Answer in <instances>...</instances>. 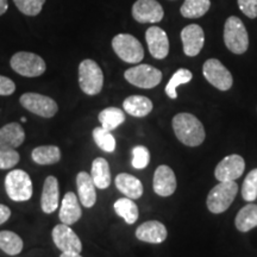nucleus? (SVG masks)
Here are the masks:
<instances>
[{
    "mask_svg": "<svg viewBox=\"0 0 257 257\" xmlns=\"http://www.w3.org/2000/svg\"><path fill=\"white\" fill-rule=\"evenodd\" d=\"M101 126L108 131H113L125 121V113L118 107L104 108L98 115Z\"/></svg>",
    "mask_w": 257,
    "mask_h": 257,
    "instance_id": "obj_28",
    "label": "nucleus"
},
{
    "mask_svg": "<svg viewBox=\"0 0 257 257\" xmlns=\"http://www.w3.org/2000/svg\"><path fill=\"white\" fill-rule=\"evenodd\" d=\"M11 68L18 73L19 75L27 78H37L44 74L47 64L41 56L29 51H19L11 57L10 61Z\"/></svg>",
    "mask_w": 257,
    "mask_h": 257,
    "instance_id": "obj_6",
    "label": "nucleus"
},
{
    "mask_svg": "<svg viewBox=\"0 0 257 257\" xmlns=\"http://www.w3.org/2000/svg\"><path fill=\"white\" fill-rule=\"evenodd\" d=\"M93 140L96 146H98L102 152L105 153H113L115 150V138L113 135H112V131H108L104 128L102 126H98L93 130Z\"/></svg>",
    "mask_w": 257,
    "mask_h": 257,
    "instance_id": "obj_32",
    "label": "nucleus"
},
{
    "mask_svg": "<svg viewBox=\"0 0 257 257\" xmlns=\"http://www.w3.org/2000/svg\"><path fill=\"white\" fill-rule=\"evenodd\" d=\"M242 197L244 200L249 202L255 201L257 199V168L252 169L244 180Z\"/></svg>",
    "mask_w": 257,
    "mask_h": 257,
    "instance_id": "obj_33",
    "label": "nucleus"
},
{
    "mask_svg": "<svg viewBox=\"0 0 257 257\" xmlns=\"http://www.w3.org/2000/svg\"><path fill=\"white\" fill-rule=\"evenodd\" d=\"M114 184L118 191L133 200L140 199L143 195V185L141 180L127 173H120L115 176Z\"/></svg>",
    "mask_w": 257,
    "mask_h": 257,
    "instance_id": "obj_21",
    "label": "nucleus"
},
{
    "mask_svg": "<svg viewBox=\"0 0 257 257\" xmlns=\"http://www.w3.org/2000/svg\"><path fill=\"white\" fill-rule=\"evenodd\" d=\"M60 257H82V256L78 252H62L60 255Z\"/></svg>",
    "mask_w": 257,
    "mask_h": 257,
    "instance_id": "obj_41",
    "label": "nucleus"
},
{
    "mask_svg": "<svg viewBox=\"0 0 257 257\" xmlns=\"http://www.w3.org/2000/svg\"><path fill=\"white\" fill-rule=\"evenodd\" d=\"M234 225L240 232H248L257 226V205H245L238 213H237Z\"/></svg>",
    "mask_w": 257,
    "mask_h": 257,
    "instance_id": "obj_26",
    "label": "nucleus"
},
{
    "mask_svg": "<svg viewBox=\"0 0 257 257\" xmlns=\"http://www.w3.org/2000/svg\"><path fill=\"white\" fill-rule=\"evenodd\" d=\"M237 4L246 17L250 19L257 18V0H237Z\"/></svg>",
    "mask_w": 257,
    "mask_h": 257,
    "instance_id": "obj_37",
    "label": "nucleus"
},
{
    "mask_svg": "<svg viewBox=\"0 0 257 257\" xmlns=\"http://www.w3.org/2000/svg\"><path fill=\"white\" fill-rule=\"evenodd\" d=\"M210 8L211 0H185L180 9V14L185 18L195 19L206 15Z\"/></svg>",
    "mask_w": 257,
    "mask_h": 257,
    "instance_id": "obj_30",
    "label": "nucleus"
},
{
    "mask_svg": "<svg viewBox=\"0 0 257 257\" xmlns=\"http://www.w3.org/2000/svg\"><path fill=\"white\" fill-rule=\"evenodd\" d=\"M91 176L96 188H107L111 185V170L107 161L102 157H96L92 163Z\"/></svg>",
    "mask_w": 257,
    "mask_h": 257,
    "instance_id": "obj_24",
    "label": "nucleus"
},
{
    "mask_svg": "<svg viewBox=\"0 0 257 257\" xmlns=\"http://www.w3.org/2000/svg\"><path fill=\"white\" fill-rule=\"evenodd\" d=\"M238 193V185L234 181L219 182L207 195V208L212 213H223L231 206Z\"/></svg>",
    "mask_w": 257,
    "mask_h": 257,
    "instance_id": "obj_5",
    "label": "nucleus"
},
{
    "mask_svg": "<svg viewBox=\"0 0 257 257\" xmlns=\"http://www.w3.org/2000/svg\"><path fill=\"white\" fill-rule=\"evenodd\" d=\"M167 236H168V232H167L166 226L157 220L146 221L140 225L136 230L137 239L146 243L160 244L165 242Z\"/></svg>",
    "mask_w": 257,
    "mask_h": 257,
    "instance_id": "obj_18",
    "label": "nucleus"
},
{
    "mask_svg": "<svg viewBox=\"0 0 257 257\" xmlns=\"http://www.w3.org/2000/svg\"><path fill=\"white\" fill-rule=\"evenodd\" d=\"M133 17L138 23H159L165 17L163 8L157 0H137L133 6Z\"/></svg>",
    "mask_w": 257,
    "mask_h": 257,
    "instance_id": "obj_13",
    "label": "nucleus"
},
{
    "mask_svg": "<svg viewBox=\"0 0 257 257\" xmlns=\"http://www.w3.org/2000/svg\"><path fill=\"white\" fill-rule=\"evenodd\" d=\"M245 169V161L242 156L229 155L218 163L214 170V176L219 182H229L239 179Z\"/></svg>",
    "mask_w": 257,
    "mask_h": 257,
    "instance_id": "obj_12",
    "label": "nucleus"
},
{
    "mask_svg": "<svg viewBox=\"0 0 257 257\" xmlns=\"http://www.w3.org/2000/svg\"><path fill=\"white\" fill-rule=\"evenodd\" d=\"M14 3L22 14L34 17L41 14L46 0H14Z\"/></svg>",
    "mask_w": 257,
    "mask_h": 257,
    "instance_id": "obj_34",
    "label": "nucleus"
},
{
    "mask_svg": "<svg viewBox=\"0 0 257 257\" xmlns=\"http://www.w3.org/2000/svg\"><path fill=\"white\" fill-rule=\"evenodd\" d=\"M202 74H204L205 79L219 91H229L232 87V75L219 60H207L202 66Z\"/></svg>",
    "mask_w": 257,
    "mask_h": 257,
    "instance_id": "obj_10",
    "label": "nucleus"
},
{
    "mask_svg": "<svg viewBox=\"0 0 257 257\" xmlns=\"http://www.w3.org/2000/svg\"><path fill=\"white\" fill-rule=\"evenodd\" d=\"M21 121H22V123H27V118L22 117V118H21Z\"/></svg>",
    "mask_w": 257,
    "mask_h": 257,
    "instance_id": "obj_42",
    "label": "nucleus"
},
{
    "mask_svg": "<svg viewBox=\"0 0 257 257\" xmlns=\"http://www.w3.org/2000/svg\"><path fill=\"white\" fill-rule=\"evenodd\" d=\"M124 78L136 87L150 89L156 87L162 81V72L150 64H138L125 70Z\"/></svg>",
    "mask_w": 257,
    "mask_h": 257,
    "instance_id": "obj_8",
    "label": "nucleus"
},
{
    "mask_svg": "<svg viewBox=\"0 0 257 257\" xmlns=\"http://www.w3.org/2000/svg\"><path fill=\"white\" fill-rule=\"evenodd\" d=\"M19 102L25 110L43 118H53L59 111V106L54 99L38 93H24Z\"/></svg>",
    "mask_w": 257,
    "mask_h": 257,
    "instance_id": "obj_9",
    "label": "nucleus"
},
{
    "mask_svg": "<svg viewBox=\"0 0 257 257\" xmlns=\"http://www.w3.org/2000/svg\"><path fill=\"white\" fill-rule=\"evenodd\" d=\"M16 91V85L11 79L0 75V95H11Z\"/></svg>",
    "mask_w": 257,
    "mask_h": 257,
    "instance_id": "obj_38",
    "label": "nucleus"
},
{
    "mask_svg": "<svg viewBox=\"0 0 257 257\" xmlns=\"http://www.w3.org/2000/svg\"><path fill=\"white\" fill-rule=\"evenodd\" d=\"M114 212L120 218H123L124 221L128 225H133L137 221L140 217V211L138 206L135 204L133 199L130 198H120L114 202L113 205Z\"/></svg>",
    "mask_w": 257,
    "mask_h": 257,
    "instance_id": "obj_27",
    "label": "nucleus"
},
{
    "mask_svg": "<svg viewBox=\"0 0 257 257\" xmlns=\"http://www.w3.org/2000/svg\"><path fill=\"white\" fill-rule=\"evenodd\" d=\"M8 0H0V16L4 15L8 11Z\"/></svg>",
    "mask_w": 257,
    "mask_h": 257,
    "instance_id": "obj_40",
    "label": "nucleus"
},
{
    "mask_svg": "<svg viewBox=\"0 0 257 257\" xmlns=\"http://www.w3.org/2000/svg\"><path fill=\"white\" fill-rule=\"evenodd\" d=\"M112 48L120 60L126 63H140L144 57L141 42L133 35L119 34L112 40Z\"/></svg>",
    "mask_w": 257,
    "mask_h": 257,
    "instance_id": "obj_7",
    "label": "nucleus"
},
{
    "mask_svg": "<svg viewBox=\"0 0 257 257\" xmlns=\"http://www.w3.org/2000/svg\"><path fill=\"white\" fill-rule=\"evenodd\" d=\"M193 74L189 69L186 68H180L176 70V72L173 74V76L167 83L166 86V94L169 96L170 99H176L178 98V93H176V88L179 86L185 85V83H188L192 81Z\"/></svg>",
    "mask_w": 257,
    "mask_h": 257,
    "instance_id": "obj_31",
    "label": "nucleus"
},
{
    "mask_svg": "<svg viewBox=\"0 0 257 257\" xmlns=\"http://www.w3.org/2000/svg\"><path fill=\"white\" fill-rule=\"evenodd\" d=\"M154 191L160 197H169L176 189V176L170 167L161 165L156 168L154 174Z\"/></svg>",
    "mask_w": 257,
    "mask_h": 257,
    "instance_id": "obj_16",
    "label": "nucleus"
},
{
    "mask_svg": "<svg viewBox=\"0 0 257 257\" xmlns=\"http://www.w3.org/2000/svg\"><path fill=\"white\" fill-rule=\"evenodd\" d=\"M181 41L185 55L194 57L199 55L205 43V34L200 25L189 24L181 31Z\"/></svg>",
    "mask_w": 257,
    "mask_h": 257,
    "instance_id": "obj_14",
    "label": "nucleus"
},
{
    "mask_svg": "<svg viewBox=\"0 0 257 257\" xmlns=\"http://www.w3.org/2000/svg\"><path fill=\"white\" fill-rule=\"evenodd\" d=\"M31 159L40 166H50L60 162L61 150L56 146H41L35 148L31 153Z\"/></svg>",
    "mask_w": 257,
    "mask_h": 257,
    "instance_id": "obj_25",
    "label": "nucleus"
},
{
    "mask_svg": "<svg viewBox=\"0 0 257 257\" xmlns=\"http://www.w3.org/2000/svg\"><path fill=\"white\" fill-rule=\"evenodd\" d=\"M82 216L81 206H80V200L76 197L75 193L73 192H67L64 194L61 202L59 217L60 220L63 224L67 225H73L78 221Z\"/></svg>",
    "mask_w": 257,
    "mask_h": 257,
    "instance_id": "obj_19",
    "label": "nucleus"
},
{
    "mask_svg": "<svg viewBox=\"0 0 257 257\" xmlns=\"http://www.w3.org/2000/svg\"><path fill=\"white\" fill-rule=\"evenodd\" d=\"M5 189L9 198L16 202L30 200L34 193L30 175L23 169H14L6 175Z\"/></svg>",
    "mask_w": 257,
    "mask_h": 257,
    "instance_id": "obj_3",
    "label": "nucleus"
},
{
    "mask_svg": "<svg viewBox=\"0 0 257 257\" xmlns=\"http://www.w3.org/2000/svg\"><path fill=\"white\" fill-rule=\"evenodd\" d=\"M146 41L150 54L156 60H163L168 56L169 40L163 29L150 27L146 32Z\"/></svg>",
    "mask_w": 257,
    "mask_h": 257,
    "instance_id": "obj_15",
    "label": "nucleus"
},
{
    "mask_svg": "<svg viewBox=\"0 0 257 257\" xmlns=\"http://www.w3.org/2000/svg\"><path fill=\"white\" fill-rule=\"evenodd\" d=\"M150 162V152L147 147L136 146L133 149V167L135 169L147 168Z\"/></svg>",
    "mask_w": 257,
    "mask_h": 257,
    "instance_id": "obj_35",
    "label": "nucleus"
},
{
    "mask_svg": "<svg viewBox=\"0 0 257 257\" xmlns=\"http://www.w3.org/2000/svg\"><path fill=\"white\" fill-rule=\"evenodd\" d=\"M76 187H78V198L80 204L87 208L94 206L96 201V192L91 174L86 172H80L76 176Z\"/></svg>",
    "mask_w": 257,
    "mask_h": 257,
    "instance_id": "obj_20",
    "label": "nucleus"
},
{
    "mask_svg": "<svg viewBox=\"0 0 257 257\" xmlns=\"http://www.w3.org/2000/svg\"><path fill=\"white\" fill-rule=\"evenodd\" d=\"M21 155L16 149L10 148H0V169H12L18 165Z\"/></svg>",
    "mask_w": 257,
    "mask_h": 257,
    "instance_id": "obj_36",
    "label": "nucleus"
},
{
    "mask_svg": "<svg viewBox=\"0 0 257 257\" xmlns=\"http://www.w3.org/2000/svg\"><path fill=\"white\" fill-rule=\"evenodd\" d=\"M173 130L185 146L198 147L205 141L206 134L201 121L191 113H179L173 118Z\"/></svg>",
    "mask_w": 257,
    "mask_h": 257,
    "instance_id": "obj_1",
    "label": "nucleus"
},
{
    "mask_svg": "<svg viewBox=\"0 0 257 257\" xmlns=\"http://www.w3.org/2000/svg\"><path fill=\"white\" fill-rule=\"evenodd\" d=\"M25 141V131L19 123L6 124L0 128V148L16 149Z\"/></svg>",
    "mask_w": 257,
    "mask_h": 257,
    "instance_id": "obj_22",
    "label": "nucleus"
},
{
    "mask_svg": "<svg viewBox=\"0 0 257 257\" xmlns=\"http://www.w3.org/2000/svg\"><path fill=\"white\" fill-rule=\"evenodd\" d=\"M54 244L62 252H78L82 250V243L75 231L70 229V225L61 223L56 225L51 232Z\"/></svg>",
    "mask_w": 257,
    "mask_h": 257,
    "instance_id": "obj_11",
    "label": "nucleus"
},
{
    "mask_svg": "<svg viewBox=\"0 0 257 257\" xmlns=\"http://www.w3.org/2000/svg\"><path fill=\"white\" fill-rule=\"evenodd\" d=\"M123 108L133 117H146L153 111L154 105L149 98L144 95H130L123 102Z\"/></svg>",
    "mask_w": 257,
    "mask_h": 257,
    "instance_id": "obj_23",
    "label": "nucleus"
},
{
    "mask_svg": "<svg viewBox=\"0 0 257 257\" xmlns=\"http://www.w3.org/2000/svg\"><path fill=\"white\" fill-rule=\"evenodd\" d=\"M24 243L17 233L12 231H0V249L10 256H16L22 252Z\"/></svg>",
    "mask_w": 257,
    "mask_h": 257,
    "instance_id": "obj_29",
    "label": "nucleus"
},
{
    "mask_svg": "<svg viewBox=\"0 0 257 257\" xmlns=\"http://www.w3.org/2000/svg\"><path fill=\"white\" fill-rule=\"evenodd\" d=\"M79 85L87 95H96L104 86V74L99 64L91 59L83 60L79 66Z\"/></svg>",
    "mask_w": 257,
    "mask_h": 257,
    "instance_id": "obj_4",
    "label": "nucleus"
},
{
    "mask_svg": "<svg viewBox=\"0 0 257 257\" xmlns=\"http://www.w3.org/2000/svg\"><path fill=\"white\" fill-rule=\"evenodd\" d=\"M60 191L59 181L55 176L50 175L44 180L43 191L41 195V208L46 214H51L59 207Z\"/></svg>",
    "mask_w": 257,
    "mask_h": 257,
    "instance_id": "obj_17",
    "label": "nucleus"
},
{
    "mask_svg": "<svg viewBox=\"0 0 257 257\" xmlns=\"http://www.w3.org/2000/svg\"><path fill=\"white\" fill-rule=\"evenodd\" d=\"M11 217V210L6 205L0 204V225H3L5 221H8Z\"/></svg>",
    "mask_w": 257,
    "mask_h": 257,
    "instance_id": "obj_39",
    "label": "nucleus"
},
{
    "mask_svg": "<svg viewBox=\"0 0 257 257\" xmlns=\"http://www.w3.org/2000/svg\"><path fill=\"white\" fill-rule=\"evenodd\" d=\"M224 43L231 53L242 55L248 50L249 35L244 23L236 16L226 19L224 25Z\"/></svg>",
    "mask_w": 257,
    "mask_h": 257,
    "instance_id": "obj_2",
    "label": "nucleus"
}]
</instances>
